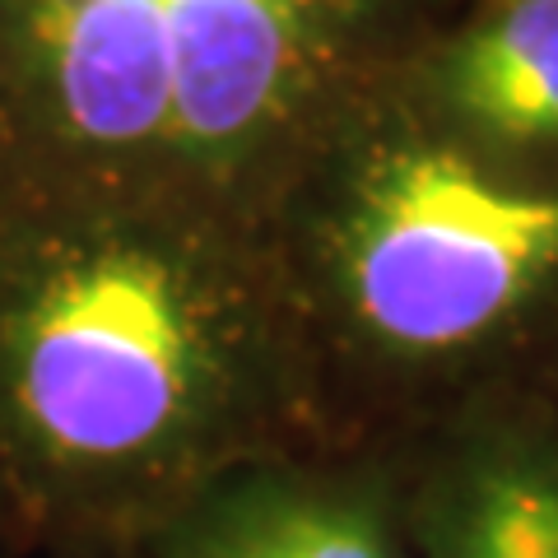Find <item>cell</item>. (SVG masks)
<instances>
[{"label":"cell","instance_id":"obj_1","mask_svg":"<svg viewBox=\"0 0 558 558\" xmlns=\"http://www.w3.org/2000/svg\"><path fill=\"white\" fill-rule=\"evenodd\" d=\"M307 326L266 233L0 182V554L172 521L266 465Z\"/></svg>","mask_w":558,"mask_h":558},{"label":"cell","instance_id":"obj_2","mask_svg":"<svg viewBox=\"0 0 558 558\" xmlns=\"http://www.w3.org/2000/svg\"><path fill=\"white\" fill-rule=\"evenodd\" d=\"M414 0H0V182L266 233Z\"/></svg>","mask_w":558,"mask_h":558},{"label":"cell","instance_id":"obj_3","mask_svg":"<svg viewBox=\"0 0 558 558\" xmlns=\"http://www.w3.org/2000/svg\"><path fill=\"white\" fill-rule=\"evenodd\" d=\"M279 219L289 242L270 252L303 326L373 363L457 368L558 303V168L498 159L428 108H387L381 89Z\"/></svg>","mask_w":558,"mask_h":558},{"label":"cell","instance_id":"obj_4","mask_svg":"<svg viewBox=\"0 0 558 558\" xmlns=\"http://www.w3.org/2000/svg\"><path fill=\"white\" fill-rule=\"evenodd\" d=\"M424 108L512 163H558V0H488L424 65Z\"/></svg>","mask_w":558,"mask_h":558},{"label":"cell","instance_id":"obj_5","mask_svg":"<svg viewBox=\"0 0 558 558\" xmlns=\"http://www.w3.org/2000/svg\"><path fill=\"white\" fill-rule=\"evenodd\" d=\"M172 558H405L373 502L252 465L172 517Z\"/></svg>","mask_w":558,"mask_h":558},{"label":"cell","instance_id":"obj_6","mask_svg":"<svg viewBox=\"0 0 558 558\" xmlns=\"http://www.w3.org/2000/svg\"><path fill=\"white\" fill-rule=\"evenodd\" d=\"M428 558H558V447L488 442L428 512Z\"/></svg>","mask_w":558,"mask_h":558},{"label":"cell","instance_id":"obj_7","mask_svg":"<svg viewBox=\"0 0 558 558\" xmlns=\"http://www.w3.org/2000/svg\"><path fill=\"white\" fill-rule=\"evenodd\" d=\"M0 558H5V554H0Z\"/></svg>","mask_w":558,"mask_h":558}]
</instances>
